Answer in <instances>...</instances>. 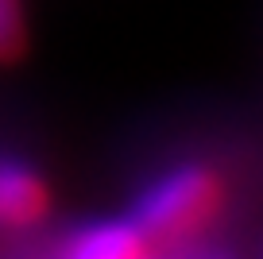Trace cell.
<instances>
[{
  "instance_id": "3",
  "label": "cell",
  "mask_w": 263,
  "mask_h": 259,
  "mask_svg": "<svg viewBox=\"0 0 263 259\" xmlns=\"http://www.w3.org/2000/svg\"><path fill=\"white\" fill-rule=\"evenodd\" d=\"M47 186L27 162L0 155V225H31L47 213Z\"/></svg>"
},
{
  "instance_id": "1",
  "label": "cell",
  "mask_w": 263,
  "mask_h": 259,
  "mask_svg": "<svg viewBox=\"0 0 263 259\" xmlns=\"http://www.w3.org/2000/svg\"><path fill=\"white\" fill-rule=\"evenodd\" d=\"M224 205V182L209 162H178L136 194L128 220L151 248H178L209 228Z\"/></svg>"
},
{
  "instance_id": "5",
  "label": "cell",
  "mask_w": 263,
  "mask_h": 259,
  "mask_svg": "<svg viewBox=\"0 0 263 259\" xmlns=\"http://www.w3.org/2000/svg\"><path fill=\"white\" fill-rule=\"evenodd\" d=\"M259 259H263V251H259Z\"/></svg>"
},
{
  "instance_id": "2",
  "label": "cell",
  "mask_w": 263,
  "mask_h": 259,
  "mask_svg": "<svg viewBox=\"0 0 263 259\" xmlns=\"http://www.w3.org/2000/svg\"><path fill=\"white\" fill-rule=\"evenodd\" d=\"M66 259H151V244L136 232L128 217L93 220L70 236Z\"/></svg>"
},
{
  "instance_id": "4",
  "label": "cell",
  "mask_w": 263,
  "mask_h": 259,
  "mask_svg": "<svg viewBox=\"0 0 263 259\" xmlns=\"http://www.w3.org/2000/svg\"><path fill=\"white\" fill-rule=\"evenodd\" d=\"M24 50V16L20 0H0V62H12Z\"/></svg>"
}]
</instances>
